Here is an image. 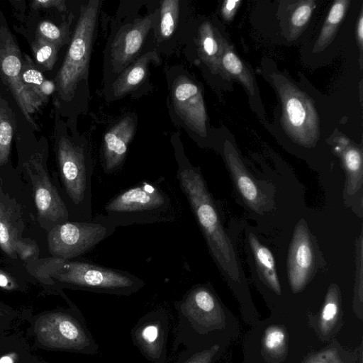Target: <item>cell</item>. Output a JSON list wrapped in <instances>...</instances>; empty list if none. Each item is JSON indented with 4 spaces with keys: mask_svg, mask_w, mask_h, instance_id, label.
<instances>
[{
    "mask_svg": "<svg viewBox=\"0 0 363 363\" xmlns=\"http://www.w3.org/2000/svg\"><path fill=\"white\" fill-rule=\"evenodd\" d=\"M177 179L215 262L228 277L239 281L240 269L233 247L200 169L184 159L179 160Z\"/></svg>",
    "mask_w": 363,
    "mask_h": 363,
    "instance_id": "obj_1",
    "label": "cell"
},
{
    "mask_svg": "<svg viewBox=\"0 0 363 363\" xmlns=\"http://www.w3.org/2000/svg\"><path fill=\"white\" fill-rule=\"evenodd\" d=\"M174 306L177 324L172 352L175 353L182 345L185 348L211 347L208 342L222 320V308L211 288L195 285Z\"/></svg>",
    "mask_w": 363,
    "mask_h": 363,
    "instance_id": "obj_2",
    "label": "cell"
},
{
    "mask_svg": "<svg viewBox=\"0 0 363 363\" xmlns=\"http://www.w3.org/2000/svg\"><path fill=\"white\" fill-rule=\"evenodd\" d=\"M45 269L60 282L77 289L94 293L130 296L140 291L145 282L135 275L89 261L54 258Z\"/></svg>",
    "mask_w": 363,
    "mask_h": 363,
    "instance_id": "obj_3",
    "label": "cell"
},
{
    "mask_svg": "<svg viewBox=\"0 0 363 363\" xmlns=\"http://www.w3.org/2000/svg\"><path fill=\"white\" fill-rule=\"evenodd\" d=\"M169 196L159 185L143 182L112 197L104 206L105 214L93 220L115 227L169 221Z\"/></svg>",
    "mask_w": 363,
    "mask_h": 363,
    "instance_id": "obj_4",
    "label": "cell"
},
{
    "mask_svg": "<svg viewBox=\"0 0 363 363\" xmlns=\"http://www.w3.org/2000/svg\"><path fill=\"white\" fill-rule=\"evenodd\" d=\"M101 1L91 0L80 9L72 41L55 77L60 98L70 101L80 81L86 77Z\"/></svg>",
    "mask_w": 363,
    "mask_h": 363,
    "instance_id": "obj_5",
    "label": "cell"
},
{
    "mask_svg": "<svg viewBox=\"0 0 363 363\" xmlns=\"http://www.w3.org/2000/svg\"><path fill=\"white\" fill-rule=\"evenodd\" d=\"M281 106L285 132L300 145L314 147L320 136V122L312 99L281 74H272Z\"/></svg>",
    "mask_w": 363,
    "mask_h": 363,
    "instance_id": "obj_6",
    "label": "cell"
},
{
    "mask_svg": "<svg viewBox=\"0 0 363 363\" xmlns=\"http://www.w3.org/2000/svg\"><path fill=\"white\" fill-rule=\"evenodd\" d=\"M57 156L60 174L71 204L81 216L82 221H91V175L93 166L84 147L61 137Z\"/></svg>",
    "mask_w": 363,
    "mask_h": 363,
    "instance_id": "obj_7",
    "label": "cell"
},
{
    "mask_svg": "<svg viewBox=\"0 0 363 363\" xmlns=\"http://www.w3.org/2000/svg\"><path fill=\"white\" fill-rule=\"evenodd\" d=\"M116 227L92 219L66 221L53 226L48 235V249L56 258L77 257L111 236Z\"/></svg>",
    "mask_w": 363,
    "mask_h": 363,
    "instance_id": "obj_8",
    "label": "cell"
},
{
    "mask_svg": "<svg viewBox=\"0 0 363 363\" xmlns=\"http://www.w3.org/2000/svg\"><path fill=\"white\" fill-rule=\"evenodd\" d=\"M38 333L50 347L91 355L99 352V345L79 312L48 315L39 324Z\"/></svg>",
    "mask_w": 363,
    "mask_h": 363,
    "instance_id": "obj_9",
    "label": "cell"
},
{
    "mask_svg": "<svg viewBox=\"0 0 363 363\" xmlns=\"http://www.w3.org/2000/svg\"><path fill=\"white\" fill-rule=\"evenodd\" d=\"M23 57L6 23L0 25V76L11 92L21 112L32 127L38 130L33 117L43 105L42 101L28 90L21 82Z\"/></svg>",
    "mask_w": 363,
    "mask_h": 363,
    "instance_id": "obj_10",
    "label": "cell"
},
{
    "mask_svg": "<svg viewBox=\"0 0 363 363\" xmlns=\"http://www.w3.org/2000/svg\"><path fill=\"white\" fill-rule=\"evenodd\" d=\"M169 321L165 310L160 308L142 316L132 328L130 337L141 354L152 363H167Z\"/></svg>",
    "mask_w": 363,
    "mask_h": 363,
    "instance_id": "obj_11",
    "label": "cell"
},
{
    "mask_svg": "<svg viewBox=\"0 0 363 363\" xmlns=\"http://www.w3.org/2000/svg\"><path fill=\"white\" fill-rule=\"evenodd\" d=\"M23 167L32 182L39 218L47 220L55 225L67 221L69 211L52 184L44 168L42 157L39 154L33 155Z\"/></svg>",
    "mask_w": 363,
    "mask_h": 363,
    "instance_id": "obj_12",
    "label": "cell"
},
{
    "mask_svg": "<svg viewBox=\"0 0 363 363\" xmlns=\"http://www.w3.org/2000/svg\"><path fill=\"white\" fill-rule=\"evenodd\" d=\"M174 110L184 123L200 136L206 135L207 115L201 91L186 76H179L172 86Z\"/></svg>",
    "mask_w": 363,
    "mask_h": 363,
    "instance_id": "obj_13",
    "label": "cell"
},
{
    "mask_svg": "<svg viewBox=\"0 0 363 363\" xmlns=\"http://www.w3.org/2000/svg\"><path fill=\"white\" fill-rule=\"evenodd\" d=\"M314 266V250L310 233L304 220H301L294 229L287 259L289 281L294 292L306 286Z\"/></svg>",
    "mask_w": 363,
    "mask_h": 363,
    "instance_id": "obj_14",
    "label": "cell"
},
{
    "mask_svg": "<svg viewBox=\"0 0 363 363\" xmlns=\"http://www.w3.org/2000/svg\"><path fill=\"white\" fill-rule=\"evenodd\" d=\"M155 18V13L137 18L116 34L111 49V64L116 72L123 71L140 52Z\"/></svg>",
    "mask_w": 363,
    "mask_h": 363,
    "instance_id": "obj_15",
    "label": "cell"
},
{
    "mask_svg": "<svg viewBox=\"0 0 363 363\" xmlns=\"http://www.w3.org/2000/svg\"><path fill=\"white\" fill-rule=\"evenodd\" d=\"M135 131V123L133 118L127 116L104 134L101 157L105 173H113L121 167Z\"/></svg>",
    "mask_w": 363,
    "mask_h": 363,
    "instance_id": "obj_16",
    "label": "cell"
},
{
    "mask_svg": "<svg viewBox=\"0 0 363 363\" xmlns=\"http://www.w3.org/2000/svg\"><path fill=\"white\" fill-rule=\"evenodd\" d=\"M224 157L234 183L246 204L262 213L267 206L266 196L242 163L236 149L226 140L223 145Z\"/></svg>",
    "mask_w": 363,
    "mask_h": 363,
    "instance_id": "obj_17",
    "label": "cell"
},
{
    "mask_svg": "<svg viewBox=\"0 0 363 363\" xmlns=\"http://www.w3.org/2000/svg\"><path fill=\"white\" fill-rule=\"evenodd\" d=\"M220 55L219 60V74L228 79L239 82L254 96L255 87L254 78L244 62L235 52L233 47L220 35Z\"/></svg>",
    "mask_w": 363,
    "mask_h": 363,
    "instance_id": "obj_18",
    "label": "cell"
},
{
    "mask_svg": "<svg viewBox=\"0 0 363 363\" xmlns=\"http://www.w3.org/2000/svg\"><path fill=\"white\" fill-rule=\"evenodd\" d=\"M335 150L340 155L346 172V190L354 194L362 185V152L357 145L340 138Z\"/></svg>",
    "mask_w": 363,
    "mask_h": 363,
    "instance_id": "obj_19",
    "label": "cell"
},
{
    "mask_svg": "<svg viewBox=\"0 0 363 363\" xmlns=\"http://www.w3.org/2000/svg\"><path fill=\"white\" fill-rule=\"evenodd\" d=\"M151 60L157 61L156 52L150 51L140 56L126 67L113 83L112 91L115 97L123 96L138 86L144 79L148 64Z\"/></svg>",
    "mask_w": 363,
    "mask_h": 363,
    "instance_id": "obj_20",
    "label": "cell"
},
{
    "mask_svg": "<svg viewBox=\"0 0 363 363\" xmlns=\"http://www.w3.org/2000/svg\"><path fill=\"white\" fill-rule=\"evenodd\" d=\"M220 35L218 30L208 21L201 24L198 30L199 57L213 74H219Z\"/></svg>",
    "mask_w": 363,
    "mask_h": 363,
    "instance_id": "obj_21",
    "label": "cell"
},
{
    "mask_svg": "<svg viewBox=\"0 0 363 363\" xmlns=\"http://www.w3.org/2000/svg\"><path fill=\"white\" fill-rule=\"evenodd\" d=\"M249 242L260 277L271 289L280 294L281 287L272 253L252 233L249 234Z\"/></svg>",
    "mask_w": 363,
    "mask_h": 363,
    "instance_id": "obj_22",
    "label": "cell"
},
{
    "mask_svg": "<svg viewBox=\"0 0 363 363\" xmlns=\"http://www.w3.org/2000/svg\"><path fill=\"white\" fill-rule=\"evenodd\" d=\"M24 56L21 73V82L25 87L35 94L43 104L56 90L55 83L46 79L34 62L26 55Z\"/></svg>",
    "mask_w": 363,
    "mask_h": 363,
    "instance_id": "obj_23",
    "label": "cell"
},
{
    "mask_svg": "<svg viewBox=\"0 0 363 363\" xmlns=\"http://www.w3.org/2000/svg\"><path fill=\"white\" fill-rule=\"evenodd\" d=\"M350 4V0H337L333 4L315 44L314 52L325 49L333 40Z\"/></svg>",
    "mask_w": 363,
    "mask_h": 363,
    "instance_id": "obj_24",
    "label": "cell"
},
{
    "mask_svg": "<svg viewBox=\"0 0 363 363\" xmlns=\"http://www.w3.org/2000/svg\"><path fill=\"white\" fill-rule=\"evenodd\" d=\"M16 128L14 113L8 102L0 95V166L9 160Z\"/></svg>",
    "mask_w": 363,
    "mask_h": 363,
    "instance_id": "obj_25",
    "label": "cell"
},
{
    "mask_svg": "<svg viewBox=\"0 0 363 363\" xmlns=\"http://www.w3.org/2000/svg\"><path fill=\"white\" fill-rule=\"evenodd\" d=\"M18 240L16 220L10 208L0 201V247L9 257H16L15 242Z\"/></svg>",
    "mask_w": 363,
    "mask_h": 363,
    "instance_id": "obj_26",
    "label": "cell"
},
{
    "mask_svg": "<svg viewBox=\"0 0 363 363\" xmlns=\"http://www.w3.org/2000/svg\"><path fill=\"white\" fill-rule=\"evenodd\" d=\"M60 48V45L35 35V39L31 45L35 66L42 70L52 69L57 61Z\"/></svg>",
    "mask_w": 363,
    "mask_h": 363,
    "instance_id": "obj_27",
    "label": "cell"
},
{
    "mask_svg": "<svg viewBox=\"0 0 363 363\" xmlns=\"http://www.w3.org/2000/svg\"><path fill=\"white\" fill-rule=\"evenodd\" d=\"M218 346L185 348L179 351L172 362L168 360L167 363H213L218 351Z\"/></svg>",
    "mask_w": 363,
    "mask_h": 363,
    "instance_id": "obj_28",
    "label": "cell"
},
{
    "mask_svg": "<svg viewBox=\"0 0 363 363\" xmlns=\"http://www.w3.org/2000/svg\"><path fill=\"white\" fill-rule=\"evenodd\" d=\"M179 15V1L165 0L160 6V35L168 38L174 33Z\"/></svg>",
    "mask_w": 363,
    "mask_h": 363,
    "instance_id": "obj_29",
    "label": "cell"
},
{
    "mask_svg": "<svg viewBox=\"0 0 363 363\" xmlns=\"http://www.w3.org/2000/svg\"><path fill=\"white\" fill-rule=\"evenodd\" d=\"M315 6L314 1H298L291 14L290 25L292 35L299 33L308 22Z\"/></svg>",
    "mask_w": 363,
    "mask_h": 363,
    "instance_id": "obj_30",
    "label": "cell"
},
{
    "mask_svg": "<svg viewBox=\"0 0 363 363\" xmlns=\"http://www.w3.org/2000/svg\"><path fill=\"white\" fill-rule=\"evenodd\" d=\"M67 34V27L65 25L58 26L49 21L40 22L36 30V35L60 46L65 43Z\"/></svg>",
    "mask_w": 363,
    "mask_h": 363,
    "instance_id": "obj_31",
    "label": "cell"
},
{
    "mask_svg": "<svg viewBox=\"0 0 363 363\" xmlns=\"http://www.w3.org/2000/svg\"><path fill=\"white\" fill-rule=\"evenodd\" d=\"M338 288L335 284H332L321 313L322 323L329 324L335 320L338 312Z\"/></svg>",
    "mask_w": 363,
    "mask_h": 363,
    "instance_id": "obj_32",
    "label": "cell"
},
{
    "mask_svg": "<svg viewBox=\"0 0 363 363\" xmlns=\"http://www.w3.org/2000/svg\"><path fill=\"white\" fill-rule=\"evenodd\" d=\"M285 340V335L283 330L278 328H272L267 330L264 344L269 351H277L281 348Z\"/></svg>",
    "mask_w": 363,
    "mask_h": 363,
    "instance_id": "obj_33",
    "label": "cell"
},
{
    "mask_svg": "<svg viewBox=\"0 0 363 363\" xmlns=\"http://www.w3.org/2000/svg\"><path fill=\"white\" fill-rule=\"evenodd\" d=\"M36 246L28 241L17 240L14 244V250L22 259L32 257L36 252Z\"/></svg>",
    "mask_w": 363,
    "mask_h": 363,
    "instance_id": "obj_34",
    "label": "cell"
},
{
    "mask_svg": "<svg viewBox=\"0 0 363 363\" xmlns=\"http://www.w3.org/2000/svg\"><path fill=\"white\" fill-rule=\"evenodd\" d=\"M31 6L34 9L54 7L60 11L66 10L65 1L63 0H34L31 1Z\"/></svg>",
    "mask_w": 363,
    "mask_h": 363,
    "instance_id": "obj_35",
    "label": "cell"
},
{
    "mask_svg": "<svg viewBox=\"0 0 363 363\" xmlns=\"http://www.w3.org/2000/svg\"><path fill=\"white\" fill-rule=\"evenodd\" d=\"M241 1L227 0L221 7V14L225 21H230L236 13Z\"/></svg>",
    "mask_w": 363,
    "mask_h": 363,
    "instance_id": "obj_36",
    "label": "cell"
},
{
    "mask_svg": "<svg viewBox=\"0 0 363 363\" xmlns=\"http://www.w3.org/2000/svg\"><path fill=\"white\" fill-rule=\"evenodd\" d=\"M357 40L360 52H362L363 45V12L361 11L357 25Z\"/></svg>",
    "mask_w": 363,
    "mask_h": 363,
    "instance_id": "obj_37",
    "label": "cell"
},
{
    "mask_svg": "<svg viewBox=\"0 0 363 363\" xmlns=\"http://www.w3.org/2000/svg\"><path fill=\"white\" fill-rule=\"evenodd\" d=\"M0 286L6 289H12L14 286L12 279L1 271H0Z\"/></svg>",
    "mask_w": 363,
    "mask_h": 363,
    "instance_id": "obj_38",
    "label": "cell"
},
{
    "mask_svg": "<svg viewBox=\"0 0 363 363\" xmlns=\"http://www.w3.org/2000/svg\"><path fill=\"white\" fill-rule=\"evenodd\" d=\"M0 363H13V359L10 357H8V356L3 357L0 359Z\"/></svg>",
    "mask_w": 363,
    "mask_h": 363,
    "instance_id": "obj_39",
    "label": "cell"
},
{
    "mask_svg": "<svg viewBox=\"0 0 363 363\" xmlns=\"http://www.w3.org/2000/svg\"><path fill=\"white\" fill-rule=\"evenodd\" d=\"M320 363H323V362H320Z\"/></svg>",
    "mask_w": 363,
    "mask_h": 363,
    "instance_id": "obj_40",
    "label": "cell"
}]
</instances>
